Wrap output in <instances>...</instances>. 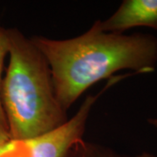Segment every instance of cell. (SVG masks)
I'll use <instances>...</instances> for the list:
<instances>
[{
	"label": "cell",
	"instance_id": "cell-1",
	"mask_svg": "<svg viewBox=\"0 0 157 157\" xmlns=\"http://www.w3.org/2000/svg\"><path fill=\"white\" fill-rule=\"evenodd\" d=\"M32 41L49 64L54 92L66 111L91 86L118 71H155L157 39L149 34L106 33L101 20L82 35L57 40L36 36Z\"/></svg>",
	"mask_w": 157,
	"mask_h": 157
},
{
	"label": "cell",
	"instance_id": "cell-6",
	"mask_svg": "<svg viewBox=\"0 0 157 157\" xmlns=\"http://www.w3.org/2000/svg\"><path fill=\"white\" fill-rule=\"evenodd\" d=\"M72 157H129L118 154L111 148L82 140L73 147L70 154Z\"/></svg>",
	"mask_w": 157,
	"mask_h": 157
},
{
	"label": "cell",
	"instance_id": "cell-3",
	"mask_svg": "<svg viewBox=\"0 0 157 157\" xmlns=\"http://www.w3.org/2000/svg\"><path fill=\"white\" fill-rule=\"evenodd\" d=\"M110 81L104 89L96 95L86 97L79 110L71 120L42 135L27 140H18L25 157H67L76 144L83 140L86 121L97 99L114 83Z\"/></svg>",
	"mask_w": 157,
	"mask_h": 157
},
{
	"label": "cell",
	"instance_id": "cell-4",
	"mask_svg": "<svg viewBox=\"0 0 157 157\" xmlns=\"http://www.w3.org/2000/svg\"><path fill=\"white\" fill-rule=\"evenodd\" d=\"M139 26L157 31V0H124L111 17L101 20V29L106 33L123 34Z\"/></svg>",
	"mask_w": 157,
	"mask_h": 157
},
{
	"label": "cell",
	"instance_id": "cell-9",
	"mask_svg": "<svg viewBox=\"0 0 157 157\" xmlns=\"http://www.w3.org/2000/svg\"><path fill=\"white\" fill-rule=\"evenodd\" d=\"M148 123L151 124L152 126L157 128V119H149L148 120Z\"/></svg>",
	"mask_w": 157,
	"mask_h": 157
},
{
	"label": "cell",
	"instance_id": "cell-7",
	"mask_svg": "<svg viewBox=\"0 0 157 157\" xmlns=\"http://www.w3.org/2000/svg\"><path fill=\"white\" fill-rule=\"evenodd\" d=\"M0 157H25L17 140H10L0 145Z\"/></svg>",
	"mask_w": 157,
	"mask_h": 157
},
{
	"label": "cell",
	"instance_id": "cell-2",
	"mask_svg": "<svg viewBox=\"0 0 157 157\" xmlns=\"http://www.w3.org/2000/svg\"><path fill=\"white\" fill-rule=\"evenodd\" d=\"M9 65L1 84V101L11 140H27L67 121L54 92L49 64L32 39L6 29Z\"/></svg>",
	"mask_w": 157,
	"mask_h": 157
},
{
	"label": "cell",
	"instance_id": "cell-5",
	"mask_svg": "<svg viewBox=\"0 0 157 157\" xmlns=\"http://www.w3.org/2000/svg\"><path fill=\"white\" fill-rule=\"evenodd\" d=\"M8 54V43L6 29L0 27V145H3L11 140L9 128L6 121L5 111L1 101V84H2V73L4 67V61Z\"/></svg>",
	"mask_w": 157,
	"mask_h": 157
},
{
	"label": "cell",
	"instance_id": "cell-8",
	"mask_svg": "<svg viewBox=\"0 0 157 157\" xmlns=\"http://www.w3.org/2000/svg\"><path fill=\"white\" fill-rule=\"evenodd\" d=\"M136 157H157L155 155H152V154H149V153H142L141 155H138V156Z\"/></svg>",
	"mask_w": 157,
	"mask_h": 157
}]
</instances>
